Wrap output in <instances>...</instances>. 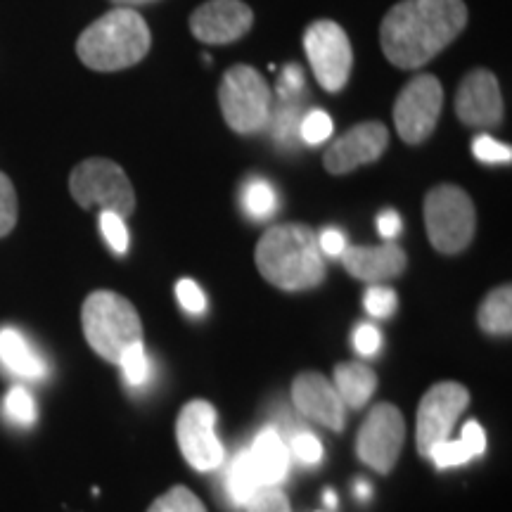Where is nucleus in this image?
I'll return each mask as SVG.
<instances>
[{
	"label": "nucleus",
	"mask_w": 512,
	"mask_h": 512,
	"mask_svg": "<svg viewBox=\"0 0 512 512\" xmlns=\"http://www.w3.org/2000/svg\"><path fill=\"white\" fill-rule=\"evenodd\" d=\"M117 8H133L136 10L138 5H147V3H155V0H112Z\"/></svg>",
	"instance_id": "79ce46f5"
},
{
	"label": "nucleus",
	"mask_w": 512,
	"mask_h": 512,
	"mask_svg": "<svg viewBox=\"0 0 512 512\" xmlns=\"http://www.w3.org/2000/svg\"><path fill=\"white\" fill-rule=\"evenodd\" d=\"M176 439L188 463L200 472H211L223 463V444L216 437V408L195 399L183 408L176 422Z\"/></svg>",
	"instance_id": "9b49d317"
},
{
	"label": "nucleus",
	"mask_w": 512,
	"mask_h": 512,
	"mask_svg": "<svg viewBox=\"0 0 512 512\" xmlns=\"http://www.w3.org/2000/svg\"><path fill=\"white\" fill-rule=\"evenodd\" d=\"M100 230H102V235H105V240L110 242V247L114 249V252L126 254V249H128L126 219H121L119 214H112V211H102Z\"/></svg>",
	"instance_id": "7c9ffc66"
},
{
	"label": "nucleus",
	"mask_w": 512,
	"mask_h": 512,
	"mask_svg": "<svg viewBox=\"0 0 512 512\" xmlns=\"http://www.w3.org/2000/svg\"><path fill=\"white\" fill-rule=\"evenodd\" d=\"M389 145V131L382 121H363V124L351 126L342 138L325 152V169L332 176H344L356 171L358 166L375 162Z\"/></svg>",
	"instance_id": "4468645a"
},
{
	"label": "nucleus",
	"mask_w": 512,
	"mask_h": 512,
	"mask_svg": "<svg viewBox=\"0 0 512 512\" xmlns=\"http://www.w3.org/2000/svg\"><path fill=\"white\" fill-rule=\"evenodd\" d=\"M292 399L294 408L306 415L309 420H316L325 425L328 430H344V420H347V406L339 399L335 384L328 377L318 373L299 375L292 384Z\"/></svg>",
	"instance_id": "dca6fc26"
},
{
	"label": "nucleus",
	"mask_w": 512,
	"mask_h": 512,
	"mask_svg": "<svg viewBox=\"0 0 512 512\" xmlns=\"http://www.w3.org/2000/svg\"><path fill=\"white\" fill-rule=\"evenodd\" d=\"M242 207L254 219H268L275 207H278V195H275V190L266 181L256 178V181L247 183L245 190H242Z\"/></svg>",
	"instance_id": "5701e85b"
},
{
	"label": "nucleus",
	"mask_w": 512,
	"mask_h": 512,
	"mask_svg": "<svg viewBox=\"0 0 512 512\" xmlns=\"http://www.w3.org/2000/svg\"><path fill=\"white\" fill-rule=\"evenodd\" d=\"M479 328L489 335H510L512 330V290L510 285L496 287L479 306Z\"/></svg>",
	"instance_id": "412c9836"
},
{
	"label": "nucleus",
	"mask_w": 512,
	"mask_h": 512,
	"mask_svg": "<svg viewBox=\"0 0 512 512\" xmlns=\"http://www.w3.org/2000/svg\"><path fill=\"white\" fill-rule=\"evenodd\" d=\"M176 297L181 306L188 313H195V316H200L207 309V299H204V292L200 290V285L195 283V280H178L176 283Z\"/></svg>",
	"instance_id": "c9c22d12"
},
{
	"label": "nucleus",
	"mask_w": 512,
	"mask_h": 512,
	"mask_svg": "<svg viewBox=\"0 0 512 512\" xmlns=\"http://www.w3.org/2000/svg\"><path fill=\"white\" fill-rule=\"evenodd\" d=\"M81 325L91 349L110 363H119L126 349L143 342V320L136 306L117 292H93L83 302Z\"/></svg>",
	"instance_id": "20e7f679"
},
{
	"label": "nucleus",
	"mask_w": 512,
	"mask_h": 512,
	"mask_svg": "<svg viewBox=\"0 0 512 512\" xmlns=\"http://www.w3.org/2000/svg\"><path fill=\"white\" fill-rule=\"evenodd\" d=\"M290 446H292L294 458L304 465H318L320 458H323V446H320V441L309 432L294 434Z\"/></svg>",
	"instance_id": "f704fd0d"
},
{
	"label": "nucleus",
	"mask_w": 512,
	"mask_h": 512,
	"mask_svg": "<svg viewBox=\"0 0 512 512\" xmlns=\"http://www.w3.org/2000/svg\"><path fill=\"white\" fill-rule=\"evenodd\" d=\"M247 505L249 512H292L287 496L280 489H275V486H266V489L256 491Z\"/></svg>",
	"instance_id": "72a5a7b5"
},
{
	"label": "nucleus",
	"mask_w": 512,
	"mask_h": 512,
	"mask_svg": "<svg viewBox=\"0 0 512 512\" xmlns=\"http://www.w3.org/2000/svg\"><path fill=\"white\" fill-rule=\"evenodd\" d=\"M441 107H444V88L437 76H413L394 102V126L403 143H425L439 124Z\"/></svg>",
	"instance_id": "6e6552de"
},
{
	"label": "nucleus",
	"mask_w": 512,
	"mask_h": 512,
	"mask_svg": "<svg viewBox=\"0 0 512 512\" xmlns=\"http://www.w3.org/2000/svg\"><path fill=\"white\" fill-rule=\"evenodd\" d=\"M460 441H463L472 456H479V453L486 451V434L482 427L477 425V422H467V425L463 427V439Z\"/></svg>",
	"instance_id": "ea45409f"
},
{
	"label": "nucleus",
	"mask_w": 512,
	"mask_h": 512,
	"mask_svg": "<svg viewBox=\"0 0 512 512\" xmlns=\"http://www.w3.org/2000/svg\"><path fill=\"white\" fill-rule=\"evenodd\" d=\"M427 458H432L434 465H437L439 470H446V467L463 465V463H467V460L475 458V456H472V453L467 451V446L463 444V441L446 439V441H439V444L432 448L430 456H427Z\"/></svg>",
	"instance_id": "c756f323"
},
{
	"label": "nucleus",
	"mask_w": 512,
	"mask_h": 512,
	"mask_svg": "<svg viewBox=\"0 0 512 512\" xmlns=\"http://www.w3.org/2000/svg\"><path fill=\"white\" fill-rule=\"evenodd\" d=\"M366 311L373 318H389L396 311V292L392 287H382V285H373L366 292Z\"/></svg>",
	"instance_id": "2f4dec72"
},
{
	"label": "nucleus",
	"mask_w": 512,
	"mask_h": 512,
	"mask_svg": "<svg viewBox=\"0 0 512 512\" xmlns=\"http://www.w3.org/2000/svg\"><path fill=\"white\" fill-rule=\"evenodd\" d=\"M69 192L81 209L100 207L102 211L119 214L121 219L131 216L136 209L133 185L126 171L112 159L91 157L76 164L69 176Z\"/></svg>",
	"instance_id": "0eeeda50"
},
{
	"label": "nucleus",
	"mask_w": 512,
	"mask_h": 512,
	"mask_svg": "<svg viewBox=\"0 0 512 512\" xmlns=\"http://www.w3.org/2000/svg\"><path fill=\"white\" fill-rule=\"evenodd\" d=\"M226 489H228V496H230V501H233V505H247L254 498L256 491L261 489L259 477H256V470L252 463V456H249V448L247 451H240L238 456H235L233 465H230V470H228V477H226Z\"/></svg>",
	"instance_id": "4be33fe9"
},
{
	"label": "nucleus",
	"mask_w": 512,
	"mask_h": 512,
	"mask_svg": "<svg viewBox=\"0 0 512 512\" xmlns=\"http://www.w3.org/2000/svg\"><path fill=\"white\" fill-rule=\"evenodd\" d=\"M325 505H332V508H335V505H337L335 491H325Z\"/></svg>",
	"instance_id": "c03bdc74"
},
{
	"label": "nucleus",
	"mask_w": 512,
	"mask_h": 512,
	"mask_svg": "<svg viewBox=\"0 0 512 512\" xmlns=\"http://www.w3.org/2000/svg\"><path fill=\"white\" fill-rule=\"evenodd\" d=\"M377 387V375L363 363H339L335 368V389L344 406L363 408Z\"/></svg>",
	"instance_id": "aec40b11"
},
{
	"label": "nucleus",
	"mask_w": 512,
	"mask_h": 512,
	"mask_svg": "<svg viewBox=\"0 0 512 512\" xmlns=\"http://www.w3.org/2000/svg\"><path fill=\"white\" fill-rule=\"evenodd\" d=\"M342 264L354 278L377 285L389 283L406 271V254L392 242L377 247H347L342 252Z\"/></svg>",
	"instance_id": "f3484780"
},
{
	"label": "nucleus",
	"mask_w": 512,
	"mask_h": 512,
	"mask_svg": "<svg viewBox=\"0 0 512 512\" xmlns=\"http://www.w3.org/2000/svg\"><path fill=\"white\" fill-rule=\"evenodd\" d=\"M380 344H382V337H380V330H377L375 325H370V323L358 325L354 332V347L358 354L375 356L377 349H380Z\"/></svg>",
	"instance_id": "e433bc0d"
},
{
	"label": "nucleus",
	"mask_w": 512,
	"mask_h": 512,
	"mask_svg": "<svg viewBox=\"0 0 512 512\" xmlns=\"http://www.w3.org/2000/svg\"><path fill=\"white\" fill-rule=\"evenodd\" d=\"M0 363L8 373L24 380H41L48 373L46 361L15 328H0Z\"/></svg>",
	"instance_id": "6ab92c4d"
},
{
	"label": "nucleus",
	"mask_w": 512,
	"mask_h": 512,
	"mask_svg": "<svg viewBox=\"0 0 512 512\" xmlns=\"http://www.w3.org/2000/svg\"><path fill=\"white\" fill-rule=\"evenodd\" d=\"M150 43V27L138 10L114 8L81 31L76 55L93 72H119L143 60Z\"/></svg>",
	"instance_id": "7ed1b4c3"
},
{
	"label": "nucleus",
	"mask_w": 512,
	"mask_h": 512,
	"mask_svg": "<svg viewBox=\"0 0 512 512\" xmlns=\"http://www.w3.org/2000/svg\"><path fill=\"white\" fill-rule=\"evenodd\" d=\"M304 50L309 57L313 76L328 93H339L347 86L354 50H351L347 31L330 19H318L304 34Z\"/></svg>",
	"instance_id": "1a4fd4ad"
},
{
	"label": "nucleus",
	"mask_w": 512,
	"mask_h": 512,
	"mask_svg": "<svg viewBox=\"0 0 512 512\" xmlns=\"http://www.w3.org/2000/svg\"><path fill=\"white\" fill-rule=\"evenodd\" d=\"M356 489H358V496H361V498H368V494H370V486H368L366 482H358Z\"/></svg>",
	"instance_id": "37998d69"
},
{
	"label": "nucleus",
	"mask_w": 512,
	"mask_h": 512,
	"mask_svg": "<svg viewBox=\"0 0 512 512\" xmlns=\"http://www.w3.org/2000/svg\"><path fill=\"white\" fill-rule=\"evenodd\" d=\"M17 214H19V204H17V192L15 185L8 176L0 171V238L10 235L17 226Z\"/></svg>",
	"instance_id": "a878e982"
},
{
	"label": "nucleus",
	"mask_w": 512,
	"mask_h": 512,
	"mask_svg": "<svg viewBox=\"0 0 512 512\" xmlns=\"http://www.w3.org/2000/svg\"><path fill=\"white\" fill-rule=\"evenodd\" d=\"M147 512H207V508H204V503L190 489L174 486L164 496H159Z\"/></svg>",
	"instance_id": "393cba45"
},
{
	"label": "nucleus",
	"mask_w": 512,
	"mask_h": 512,
	"mask_svg": "<svg viewBox=\"0 0 512 512\" xmlns=\"http://www.w3.org/2000/svg\"><path fill=\"white\" fill-rule=\"evenodd\" d=\"M467 27L463 0H401L382 19V53L394 67L420 69Z\"/></svg>",
	"instance_id": "f257e3e1"
},
{
	"label": "nucleus",
	"mask_w": 512,
	"mask_h": 512,
	"mask_svg": "<svg viewBox=\"0 0 512 512\" xmlns=\"http://www.w3.org/2000/svg\"><path fill=\"white\" fill-rule=\"evenodd\" d=\"M119 366H121V373H124V380L131 384V387H143L152 375V363L145 354L143 342L133 344L131 349H126L124 356L119 358Z\"/></svg>",
	"instance_id": "b1692460"
},
{
	"label": "nucleus",
	"mask_w": 512,
	"mask_h": 512,
	"mask_svg": "<svg viewBox=\"0 0 512 512\" xmlns=\"http://www.w3.org/2000/svg\"><path fill=\"white\" fill-rule=\"evenodd\" d=\"M347 238H344V233H339L335 228H328L320 233L318 238V249L320 254H328V256H342L344 249H347Z\"/></svg>",
	"instance_id": "58836bf2"
},
{
	"label": "nucleus",
	"mask_w": 512,
	"mask_h": 512,
	"mask_svg": "<svg viewBox=\"0 0 512 512\" xmlns=\"http://www.w3.org/2000/svg\"><path fill=\"white\" fill-rule=\"evenodd\" d=\"M332 131H335V124H332L330 114L323 110L309 112L302 119V124H299V136H302L304 143L309 145L325 143V140L332 136Z\"/></svg>",
	"instance_id": "bb28decb"
},
{
	"label": "nucleus",
	"mask_w": 512,
	"mask_h": 512,
	"mask_svg": "<svg viewBox=\"0 0 512 512\" xmlns=\"http://www.w3.org/2000/svg\"><path fill=\"white\" fill-rule=\"evenodd\" d=\"M425 226L432 247L458 254L475 238L477 214L470 195L458 185H437L425 197Z\"/></svg>",
	"instance_id": "423d86ee"
},
{
	"label": "nucleus",
	"mask_w": 512,
	"mask_h": 512,
	"mask_svg": "<svg viewBox=\"0 0 512 512\" xmlns=\"http://www.w3.org/2000/svg\"><path fill=\"white\" fill-rule=\"evenodd\" d=\"M273 121V136L280 140V143H287L290 145L294 136L299 133V124H302V119H299V110L292 105L290 100H283V105H280V110L275 112V117L271 114V119H268V124Z\"/></svg>",
	"instance_id": "c85d7f7f"
},
{
	"label": "nucleus",
	"mask_w": 512,
	"mask_h": 512,
	"mask_svg": "<svg viewBox=\"0 0 512 512\" xmlns=\"http://www.w3.org/2000/svg\"><path fill=\"white\" fill-rule=\"evenodd\" d=\"M377 233L382 235L384 240H392L401 233V216L396 214L394 209H384L380 216H377Z\"/></svg>",
	"instance_id": "a19ab883"
},
{
	"label": "nucleus",
	"mask_w": 512,
	"mask_h": 512,
	"mask_svg": "<svg viewBox=\"0 0 512 512\" xmlns=\"http://www.w3.org/2000/svg\"><path fill=\"white\" fill-rule=\"evenodd\" d=\"M5 413H8L10 420L19 422V425H31L36 420L34 396L24 387L10 389L8 396H5Z\"/></svg>",
	"instance_id": "cd10ccee"
},
{
	"label": "nucleus",
	"mask_w": 512,
	"mask_h": 512,
	"mask_svg": "<svg viewBox=\"0 0 512 512\" xmlns=\"http://www.w3.org/2000/svg\"><path fill=\"white\" fill-rule=\"evenodd\" d=\"M470 403V392L458 382H439L422 396L418 408V453L422 458L430 456V451L439 441H446L453 425Z\"/></svg>",
	"instance_id": "9d476101"
},
{
	"label": "nucleus",
	"mask_w": 512,
	"mask_h": 512,
	"mask_svg": "<svg viewBox=\"0 0 512 512\" xmlns=\"http://www.w3.org/2000/svg\"><path fill=\"white\" fill-rule=\"evenodd\" d=\"M302 88H304L302 67H297V64H290V67H285L283 76H280V86H278L280 100H292L294 95L302 93Z\"/></svg>",
	"instance_id": "4c0bfd02"
},
{
	"label": "nucleus",
	"mask_w": 512,
	"mask_h": 512,
	"mask_svg": "<svg viewBox=\"0 0 512 512\" xmlns=\"http://www.w3.org/2000/svg\"><path fill=\"white\" fill-rule=\"evenodd\" d=\"M254 12L242 0H207L190 15V31L197 41L226 46L252 29Z\"/></svg>",
	"instance_id": "ddd939ff"
},
{
	"label": "nucleus",
	"mask_w": 512,
	"mask_h": 512,
	"mask_svg": "<svg viewBox=\"0 0 512 512\" xmlns=\"http://www.w3.org/2000/svg\"><path fill=\"white\" fill-rule=\"evenodd\" d=\"M254 261L268 283L287 292L311 290L325 280L318 238L304 223L268 228L256 245Z\"/></svg>",
	"instance_id": "f03ea898"
},
{
	"label": "nucleus",
	"mask_w": 512,
	"mask_h": 512,
	"mask_svg": "<svg viewBox=\"0 0 512 512\" xmlns=\"http://www.w3.org/2000/svg\"><path fill=\"white\" fill-rule=\"evenodd\" d=\"M472 152H475V157L479 159V162H486V164H503L512 159L510 145L498 143V140L486 136V133L475 138V143H472Z\"/></svg>",
	"instance_id": "473e14b6"
},
{
	"label": "nucleus",
	"mask_w": 512,
	"mask_h": 512,
	"mask_svg": "<svg viewBox=\"0 0 512 512\" xmlns=\"http://www.w3.org/2000/svg\"><path fill=\"white\" fill-rule=\"evenodd\" d=\"M456 114L465 126L494 128L503 121V95L498 79L489 69H472L460 81Z\"/></svg>",
	"instance_id": "2eb2a0df"
},
{
	"label": "nucleus",
	"mask_w": 512,
	"mask_h": 512,
	"mask_svg": "<svg viewBox=\"0 0 512 512\" xmlns=\"http://www.w3.org/2000/svg\"><path fill=\"white\" fill-rule=\"evenodd\" d=\"M249 456H252L261 489L280 484L287 477V470H290V451H287L280 432L273 430V427H268V430H264L254 439L252 448H249Z\"/></svg>",
	"instance_id": "a211bd4d"
},
{
	"label": "nucleus",
	"mask_w": 512,
	"mask_h": 512,
	"mask_svg": "<svg viewBox=\"0 0 512 512\" xmlns=\"http://www.w3.org/2000/svg\"><path fill=\"white\" fill-rule=\"evenodd\" d=\"M219 105L235 133H259L268 126L273 112L271 86L254 67L235 64L221 79Z\"/></svg>",
	"instance_id": "39448f33"
},
{
	"label": "nucleus",
	"mask_w": 512,
	"mask_h": 512,
	"mask_svg": "<svg viewBox=\"0 0 512 512\" xmlns=\"http://www.w3.org/2000/svg\"><path fill=\"white\" fill-rule=\"evenodd\" d=\"M403 439H406V422H403L401 411L389 403H380L370 411L358 432V458L384 475L399 460Z\"/></svg>",
	"instance_id": "f8f14e48"
}]
</instances>
